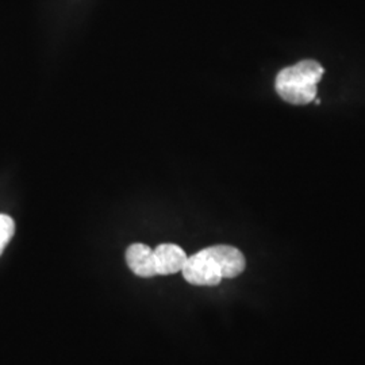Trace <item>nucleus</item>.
<instances>
[{
    "label": "nucleus",
    "instance_id": "5",
    "mask_svg": "<svg viewBox=\"0 0 365 365\" xmlns=\"http://www.w3.org/2000/svg\"><path fill=\"white\" fill-rule=\"evenodd\" d=\"M14 233H15V223L13 218L9 215L0 214V255L3 253V250L13 238Z\"/></svg>",
    "mask_w": 365,
    "mask_h": 365
},
{
    "label": "nucleus",
    "instance_id": "1",
    "mask_svg": "<svg viewBox=\"0 0 365 365\" xmlns=\"http://www.w3.org/2000/svg\"><path fill=\"white\" fill-rule=\"evenodd\" d=\"M247 261L240 249L215 245L190 256L182 269L184 279L194 286H217L223 279H235L245 271Z\"/></svg>",
    "mask_w": 365,
    "mask_h": 365
},
{
    "label": "nucleus",
    "instance_id": "4",
    "mask_svg": "<svg viewBox=\"0 0 365 365\" xmlns=\"http://www.w3.org/2000/svg\"><path fill=\"white\" fill-rule=\"evenodd\" d=\"M126 262L133 274L140 277L156 276L153 249L145 244H133L126 252Z\"/></svg>",
    "mask_w": 365,
    "mask_h": 365
},
{
    "label": "nucleus",
    "instance_id": "2",
    "mask_svg": "<svg viewBox=\"0 0 365 365\" xmlns=\"http://www.w3.org/2000/svg\"><path fill=\"white\" fill-rule=\"evenodd\" d=\"M325 73L322 66L314 60H303L282 69L274 81L277 95L289 105L304 106L317 98V86Z\"/></svg>",
    "mask_w": 365,
    "mask_h": 365
},
{
    "label": "nucleus",
    "instance_id": "3",
    "mask_svg": "<svg viewBox=\"0 0 365 365\" xmlns=\"http://www.w3.org/2000/svg\"><path fill=\"white\" fill-rule=\"evenodd\" d=\"M156 274H172L180 272L188 256L175 244H161L153 249Z\"/></svg>",
    "mask_w": 365,
    "mask_h": 365
}]
</instances>
